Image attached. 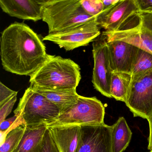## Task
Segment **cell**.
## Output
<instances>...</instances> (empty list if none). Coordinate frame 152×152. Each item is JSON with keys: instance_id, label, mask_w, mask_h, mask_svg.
<instances>
[{"instance_id": "14", "label": "cell", "mask_w": 152, "mask_h": 152, "mask_svg": "<svg viewBox=\"0 0 152 152\" xmlns=\"http://www.w3.org/2000/svg\"><path fill=\"white\" fill-rule=\"evenodd\" d=\"M59 152H75L80 136L79 125L48 127Z\"/></svg>"}, {"instance_id": "8", "label": "cell", "mask_w": 152, "mask_h": 152, "mask_svg": "<svg viewBox=\"0 0 152 152\" xmlns=\"http://www.w3.org/2000/svg\"><path fill=\"white\" fill-rule=\"evenodd\" d=\"M125 104L134 117L147 120L152 114V70L131 80Z\"/></svg>"}, {"instance_id": "11", "label": "cell", "mask_w": 152, "mask_h": 152, "mask_svg": "<svg viewBox=\"0 0 152 152\" xmlns=\"http://www.w3.org/2000/svg\"><path fill=\"white\" fill-rule=\"evenodd\" d=\"M140 11L136 0H119L115 5L96 17V21L106 31H115Z\"/></svg>"}, {"instance_id": "16", "label": "cell", "mask_w": 152, "mask_h": 152, "mask_svg": "<svg viewBox=\"0 0 152 152\" xmlns=\"http://www.w3.org/2000/svg\"><path fill=\"white\" fill-rule=\"evenodd\" d=\"M26 126L23 136L13 152H36L41 144L48 127L46 124L35 127Z\"/></svg>"}, {"instance_id": "21", "label": "cell", "mask_w": 152, "mask_h": 152, "mask_svg": "<svg viewBox=\"0 0 152 152\" xmlns=\"http://www.w3.org/2000/svg\"><path fill=\"white\" fill-rule=\"evenodd\" d=\"M83 9L88 15L96 18L104 10L102 0H80Z\"/></svg>"}, {"instance_id": "17", "label": "cell", "mask_w": 152, "mask_h": 152, "mask_svg": "<svg viewBox=\"0 0 152 152\" xmlns=\"http://www.w3.org/2000/svg\"><path fill=\"white\" fill-rule=\"evenodd\" d=\"M112 126L113 152H123L129 145L132 132L123 116L118 118Z\"/></svg>"}, {"instance_id": "7", "label": "cell", "mask_w": 152, "mask_h": 152, "mask_svg": "<svg viewBox=\"0 0 152 152\" xmlns=\"http://www.w3.org/2000/svg\"><path fill=\"white\" fill-rule=\"evenodd\" d=\"M100 34V27L95 18L65 31L48 34L42 40L51 42L66 51H70L88 46Z\"/></svg>"}, {"instance_id": "15", "label": "cell", "mask_w": 152, "mask_h": 152, "mask_svg": "<svg viewBox=\"0 0 152 152\" xmlns=\"http://www.w3.org/2000/svg\"><path fill=\"white\" fill-rule=\"evenodd\" d=\"M31 86L34 90L55 104L59 108L60 114L75 104L80 96L75 89H52Z\"/></svg>"}, {"instance_id": "4", "label": "cell", "mask_w": 152, "mask_h": 152, "mask_svg": "<svg viewBox=\"0 0 152 152\" xmlns=\"http://www.w3.org/2000/svg\"><path fill=\"white\" fill-rule=\"evenodd\" d=\"M27 127L48 125L60 114L59 108L51 101L34 89L30 85L20 99L14 111Z\"/></svg>"}, {"instance_id": "19", "label": "cell", "mask_w": 152, "mask_h": 152, "mask_svg": "<svg viewBox=\"0 0 152 152\" xmlns=\"http://www.w3.org/2000/svg\"><path fill=\"white\" fill-rule=\"evenodd\" d=\"M152 70V54L138 49L132 66L131 80Z\"/></svg>"}, {"instance_id": "10", "label": "cell", "mask_w": 152, "mask_h": 152, "mask_svg": "<svg viewBox=\"0 0 152 152\" xmlns=\"http://www.w3.org/2000/svg\"><path fill=\"white\" fill-rule=\"evenodd\" d=\"M80 126L75 152H113L112 126L104 123Z\"/></svg>"}, {"instance_id": "29", "label": "cell", "mask_w": 152, "mask_h": 152, "mask_svg": "<svg viewBox=\"0 0 152 152\" xmlns=\"http://www.w3.org/2000/svg\"><path fill=\"white\" fill-rule=\"evenodd\" d=\"M152 152V150H150V151H149V152Z\"/></svg>"}, {"instance_id": "28", "label": "cell", "mask_w": 152, "mask_h": 152, "mask_svg": "<svg viewBox=\"0 0 152 152\" xmlns=\"http://www.w3.org/2000/svg\"><path fill=\"white\" fill-rule=\"evenodd\" d=\"M119 0H111V1H107V0H102V2L104 5V10L108 9L119 1ZM103 10V11H104Z\"/></svg>"}, {"instance_id": "5", "label": "cell", "mask_w": 152, "mask_h": 152, "mask_svg": "<svg viewBox=\"0 0 152 152\" xmlns=\"http://www.w3.org/2000/svg\"><path fill=\"white\" fill-rule=\"evenodd\" d=\"M102 34L107 42H124L152 55V13L140 11L119 30Z\"/></svg>"}, {"instance_id": "6", "label": "cell", "mask_w": 152, "mask_h": 152, "mask_svg": "<svg viewBox=\"0 0 152 152\" xmlns=\"http://www.w3.org/2000/svg\"><path fill=\"white\" fill-rule=\"evenodd\" d=\"M105 108L102 102L96 97L80 96L78 101L47 127L86 125L104 123Z\"/></svg>"}, {"instance_id": "23", "label": "cell", "mask_w": 152, "mask_h": 152, "mask_svg": "<svg viewBox=\"0 0 152 152\" xmlns=\"http://www.w3.org/2000/svg\"><path fill=\"white\" fill-rule=\"evenodd\" d=\"M36 152H59L48 128L42 142Z\"/></svg>"}, {"instance_id": "13", "label": "cell", "mask_w": 152, "mask_h": 152, "mask_svg": "<svg viewBox=\"0 0 152 152\" xmlns=\"http://www.w3.org/2000/svg\"><path fill=\"white\" fill-rule=\"evenodd\" d=\"M42 1L0 0V7L12 17L37 22L42 20Z\"/></svg>"}, {"instance_id": "1", "label": "cell", "mask_w": 152, "mask_h": 152, "mask_svg": "<svg viewBox=\"0 0 152 152\" xmlns=\"http://www.w3.org/2000/svg\"><path fill=\"white\" fill-rule=\"evenodd\" d=\"M0 55L6 71L31 76L44 64L48 54L39 35L26 24L16 22L1 33Z\"/></svg>"}, {"instance_id": "22", "label": "cell", "mask_w": 152, "mask_h": 152, "mask_svg": "<svg viewBox=\"0 0 152 152\" xmlns=\"http://www.w3.org/2000/svg\"><path fill=\"white\" fill-rule=\"evenodd\" d=\"M23 124H24L23 119L20 116L15 115L13 117L6 119L2 122L0 123V131L1 133V138L2 139L1 142L3 141L9 132L16 127Z\"/></svg>"}, {"instance_id": "12", "label": "cell", "mask_w": 152, "mask_h": 152, "mask_svg": "<svg viewBox=\"0 0 152 152\" xmlns=\"http://www.w3.org/2000/svg\"><path fill=\"white\" fill-rule=\"evenodd\" d=\"M107 45L113 72L131 74L138 48L121 41L110 42Z\"/></svg>"}, {"instance_id": "2", "label": "cell", "mask_w": 152, "mask_h": 152, "mask_svg": "<svg viewBox=\"0 0 152 152\" xmlns=\"http://www.w3.org/2000/svg\"><path fill=\"white\" fill-rule=\"evenodd\" d=\"M81 79L80 66L70 58L48 54L40 67L30 76V85L52 89H73Z\"/></svg>"}, {"instance_id": "20", "label": "cell", "mask_w": 152, "mask_h": 152, "mask_svg": "<svg viewBox=\"0 0 152 152\" xmlns=\"http://www.w3.org/2000/svg\"><path fill=\"white\" fill-rule=\"evenodd\" d=\"M25 129V125L23 124L9 132L1 142L0 152H13L20 143Z\"/></svg>"}, {"instance_id": "9", "label": "cell", "mask_w": 152, "mask_h": 152, "mask_svg": "<svg viewBox=\"0 0 152 152\" xmlns=\"http://www.w3.org/2000/svg\"><path fill=\"white\" fill-rule=\"evenodd\" d=\"M94 66L92 83L94 88L107 97L112 98L110 93L112 71L108 45L104 36L100 34L92 43Z\"/></svg>"}, {"instance_id": "24", "label": "cell", "mask_w": 152, "mask_h": 152, "mask_svg": "<svg viewBox=\"0 0 152 152\" xmlns=\"http://www.w3.org/2000/svg\"><path fill=\"white\" fill-rule=\"evenodd\" d=\"M18 92L0 104V123L2 122L11 113L17 99Z\"/></svg>"}, {"instance_id": "18", "label": "cell", "mask_w": 152, "mask_h": 152, "mask_svg": "<svg viewBox=\"0 0 152 152\" xmlns=\"http://www.w3.org/2000/svg\"><path fill=\"white\" fill-rule=\"evenodd\" d=\"M131 79V75L129 74L113 72L110 86L112 98L125 103Z\"/></svg>"}, {"instance_id": "3", "label": "cell", "mask_w": 152, "mask_h": 152, "mask_svg": "<svg viewBox=\"0 0 152 152\" xmlns=\"http://www.w3.org/2000/svg\"><path fill=\"white\" fill-rule=\"evenodd\" d=\"M96 18L85 12L80 0L42 1V20L48 24V34L65 31Z\"/></svg>"}, {"instance_id": "25", "label": "cell", "mask_w": 152, "mask_h": 152, "mask_svg": "<svg viewBox=\"0 0 152 152\" xmlns=\"http://www.w3.org/2000/svg\"><path fill=\"white\" fill-rule=\"evenodd\" d=\"M17 91L10 89L3 84L0 82V104L4 103L5 101L12 96Z\"/></svg>"}, {"instance_id": "27", "label": "cell", "mask_w": 152, "mask_h": 152, "mask_svg": "<svg viewBox=\"0 0 152 152\" xmlns=\"http://www.w3.org/2000/svg\"><path fill=\"white\" fill-rule=\"evenodd\" d=\"M149 124V133L148 137V149L152 150V114L147 120Z\"/></svg>"}, {"instance_id": "26", "label": "cell", "mask_w": 152, "mask_h": 152, "mask_svg": "<svg viewBox=\"0 0 152 152\" xmlns=\"http://www.w3.org/2000/svg\"><path fill=\"white\" fill-rule=\"evenodd\" d=\"M141 12L152 13V0H136Z\"/></svg>"}]
</instances>
